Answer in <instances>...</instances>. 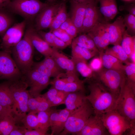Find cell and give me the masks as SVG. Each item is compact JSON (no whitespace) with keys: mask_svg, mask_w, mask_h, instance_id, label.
<instances>
[{"mask_svg":"<svg viewBox=\"0 0 135 135\" xmlns=\"http://www.w3.org/2000/svg\"><path fill=\"white\" fill-rule=\"evenodd\" d=\"M88 87L90 94L86 98L92 105L94 114L100 116L114 110L118 96L96 80L90 82Z\"/></svg>","mask_w":135,"mask_h":135,"instance_id":"obj_1","label":"cell"},{"mask_svg":"<svg viewBox=\"0 0 135 135\" xmlns=\"http://www.w3.org/2000/svg\"><path fill=\"white\" fill-rule=\"evenodd\" d=\"M33 27L30 25L27 29L23 38L11 50L12 58L23 75L32 68L34 47L31 36Z\"/></svg>","mask_w":135,"mask_h":135,"instance_id":"obj_2","label":"cell"},{"mask_svg":"<svg viewBox=\"0 0 135 135\" xmlns=\"http://www.w3.org/2000/svg\"><path fill=\"white\" fill-rule=\"evenodd\" d=\"M26 82L22 78L10 81V88L12 99V114L16 123L21 122L28 112L30 94Z\"/></svg>","mask_w":135,"mask_h":135,"instance_id":"obj_3","label":"cell"},{"mask_svg":"<svg viewBox=\"0 0 135 135\" xmlns=\"http://www.w3.org/2000/svg\"><path fill=\"white\" fill-rule=\"evenodd\" d=\"M94 114L90 103L86 99L80 106L72 111L63 130L60 135H77L82 129L89 117Z\"/></svg>","mask_w":135,"mask_h":135,"instance_id":"obj_4","label":"cell"},{"mask_svg":"<svg viewBox=\"0 0 135 135\" xmlns=\"http://www.w3.org/2000/svg\"><path fill=\"white\" fill-rule=\"evenodd\" d=\"M135 92L126 80L114 109L130 123L132 131H135Z\"/></svg>","mask_w":135,"mask_h":135,"instance_id":"obj_5","label":"cell"},{"mask_svg":"<svg viewBox=\"0 0 135 135\" xmlns=\"http://www.w3.org/2000/svg\"><path fill=\"white\" fill-rule=\"evenodd\" d=\"M39 0H12L6 9L10 13L23 17L27 22L31 23L38 14L49 4Z\"/></svg>","mask_w":135,"mask_h":135,"instance_id":"obj_6","label":"cell"},{"mask_svg":"<svg viewBox=\"0 0 135 135\" xmlns=\"http://www.w3.org/2000/svg\"><path fill=\"white\" fill-rule=\"evenodd\" d=\"M124 72L102 68L94 72L93 78L110 92L119 97L126 80Z\"/></svg>","mask_w":135,"mask_h":135,"instance_id":"obj_7","label":"cell"},{"mask_svg":"<svg viewBox=\"0 0 135 135\" xmlns=\"http://www.w3.org/2000/svg\"><path fill=\"white\" fill-rule=\"evenodd\" d=\"M99 116L110 135H122L127 130L132 129L130 123L115 110Z\"/></svg>","mask_w":135,"mask_h":135,"instance_id":"obj_8","label":"cell"},{"mask_svg":"<svg viewBox=\"0 0 135 135\" xmlns=\"http://www.w3.org/2000/svg\"><path fill=\"white\" fill-rule=\"evenodd\" d=\"M26 22L24 20L10 27L2 36L0 48L11 54L12 48L22 39Z\"/></svg>","mask_w":135,"mask_h":135,"instance_id":"obj_9","label":"cell"},{"mask_svg":"<svg viewBox=\"0 0 135 135\" xmlns=\"http://www.w3.org/2000/svg\"><path fill=\"white\" fill-rule=\"evenodd\" d=\"M11 55L0 50V80L13 81L20 79L23 76Z\"/></svg>","mask_w":135,"mask_h":135,"instance_id":"obj_10","label":"cell"},{"mask_svg":"<svg viewBox=\"0 0 135 135\" xmlns=\"http://www.w3.org/2000/svg\"><path fill=\"white\" fill-rule=\"evenodd\" d=\"M24 75L22 78L30 87L28 92L30 96L33 97L40 95L50 84V78L32 69Z\"/></svg>","mask_w":135,"mask_h":135,"instance_id":"obj_11","label":"cell"},{"mask_svg":"<svg viewBox=\"0 0 135 135\" xmlns=\"http://www.w3.org/2000/svg\"><path fill=\"white\" fill-rule=\"evenodd\" d=\"M61 2L49 3L38 14L34 19V27L36 31L50 28L59 10Z\"/></svg>","mask_w":135,"mask_h":135,"instance_id":"obj_12","label":"cell"},{"mask_svg":"<svg viewBox=\"0 0 135 135\" xmlns=\"http://www.w3.org/2000/svg\"><path fill=\"white\" fill-rule=\"evenodd\" d=\"M98 2L96 0L87 4L80 34L87 33L96 24L102 22Z\"/></svg>","mask_w":135,"mask_h":135,"instance_id":"obj_13","label":"cell"},{"mask_svg":"<svg viewBox=\"0 0 135 135\" xmlns=\"http://www.w3.org/2000/svg\"><path fill=\"white\" fill-rule=\"evenodd\" d=\"M100 116L92 115L77 135H106L109 134Z\"/></svg>","mask_w":135,"mask_h":135,"instance_id":"obj_14","label":"cell"},{"mask_svg":"<svg viewBox=\"0 0 135 135\" xmlns=\"http://www.w3.org/2000/svg\"><path fill=\"white\" fill-rule=\"evenodd\" d=\"M123 18L118 17L112 23H109L110 44L120 45L124 34L126 30Z\"/></svg>","mask_w":135,"mask_h":135,"instance_id":"obj_15","label":"cell"},{"mask_svg":"<svg viewBox=\"0 0 135 135\" xmlns=\"http://www.w3.org/2000/svg\"><path fill=\"white\" fill-rule=\"evenodd\" d=\"M71 9L70 17L72 23L80 33L85 15L87 2H80L70 0Z\"/></svg>","mask_w":135,"mask_h":135,"instance_id":"obj_16","label":"cell"},{"mask_svg":"<svg viewBox=\"0 0 135 135\" xmlns=\"http://www.w3.org/2000/svg\"><path fill=\"white\" fill-rule=\"evenodd\" d=\"M31 39L34 47L38 52L45 57L52 56V48L41 37L34 27L32 30Z\"/></svg>","mask_w":135,"mask_h":135,"instance_id":"obj_17","label":"cell"},{"mask_svg":"<svg viewBox=\"0 0 135 135\" xmlns=\"http://www.w3.org/2000/svg\"><path fill=\"white\" fill-rule=\"evenodd\" d=\"M86 96L84 92H68L64 101L66 108L71 111L74 110L83 104L86 100Z\"/></svg>","mask_w":135,"mask_h":135,"instance_id":"obj_18","label":"cell"},{"mask_svg":"<svg viewBox=\"0 0 135 135\" xmlns=\"http://www.w3.org/2000/svg\"><path fill=\"white\" fill-rule=\"evenodd\" d=\"M97 0L100 3V12L107 21L113 19L118 13L116 0Z\"/></svg>","mask_w":135,"mask_h":135,"instance_id":"obj_19","label":"cell"},{"mask_svg":"<svg viewBox=\"0 0 135 135\" xmlns=\"http://www.w3.org/2000/svg\"><path fill=\"white\" fill-rule=\"evenodd\" d=\"M51 56L56 63L61 69L66 71H72L77 73L75 64L74 61L70 59L66 56L60 53L58 49L54 48Z\"/></svg>","mask_w":135,"mask_h":135,"instance_id":"obj_20","label":"cell"},{"mask_svg":"<svg viewBox=\"0 0 135 135\" xmlns=\"http://www.w3.org/2000/svg\"><path fill=\"white\" fill-rule=\"evenodd\" d=\"M28 112H32L36 114L38 112L48 110L51 107L42 94L35 97L30 94L28 103Z\"/></svg>","mask_w":135,"mask_h":135,"instance_id":"obj_21","label":"cell"},{"mask_svg":"<svg viewBox=\"0 0 135 135\" xmlns=\"http://www.w3.org/2000/svg\"><path fill=\"white\" fill-rule=\"evenodd\" d=\"M99 53L102 66L104 68L124 72L125 65L119 60L104 51L99 52Z\"/></svg>","mask_w":135,"mask_h":135,"instance_id":"obj_22","label":"cell"},{"mask_svg":"<svg viewBox=\"0 0 135 135\" xmlns=\"http://www.w3.org/2000/svg\"><path fill=\"white\" fill-rule=\"evenodd\" d=\"M10 84V80L0 84V105L11 113L12 99Z\"/></svg>","mask_w":135,"mask_h":135,"instance_id":"obj_23","label":"cell"},{"mask_svg":"<svg viewBox=\"0 0 135 135\" xmlns=\"http://www.w3.org/2000/svg\"><path fill=\"white\" fill-rule=\"evenodd\" d=\"M71 44L72 59L73 60L87 61L98 53L79 46L72 42Z\"/></svg>","mask_w":135,"mask_h":135,"instance_id":"obj_24","label":"cell"},{"mask_svg":"<svg viewBox=\"0 0 135 135\" xmlns=\"http://www.w3.org/2000/svg\"><path fill=\"white\" fill-rule=\"evenodd\" d=\"M68 18L65 1L62 2L59 10L49 28L52 32L59 28L62 24Z\"/></svg>","mask_w":135,"mask_h":135,"instance_id":"obj_25","label":"cell"},{"mask_svg":"<svg viewBox=\"0 0 135 135\" xmlns=\"http://www.w3.org/2000/svg\"><path fill=\"white\" fill-rule=\"evenodd\" d=\"M16 121L12 114L0 116V135H9L16 125Z\"/></svg>","mask_w":135,"mask_h":135,"instance_id":"obj_26","label":"cell"},{"mask_svg":"<svg viewBox=\"0 0 135 135\" xmlns=\"http://www.w3.org/2000/svg\"><path fill=\"white\" fill-rule=\"evenodd\" d=\"M72 111L66 108L58 111V118L56 125L51 129V135L60 134L63 130L67 119Z\"/></svg>","mask_w":135,"mask_h":135,"instance_id":"obj_27","label":"cell"},{"mask_svg":"<svg viewBox=\"0 0 135 135\" xmlns=\"http://www.w3.org/2000/svg\"><path fill=\"white\" fill-rule=\"evenodd\" d=\"M120 45L129 58L135 52V36L129 34L126 31L124 32Z\"/></svg>","mask_w":135,"mask_h":135,"instance_id":"obj_28","label":"cell"},{"mask_svg":"<svg viewBox=\"0 0 135 135\" xmlns=\"http://www.w3.org/2000/svg\"><path fill=\"white\" fill-rule=\"evenodd\" d=\"M6 9H0V36H2L11 27L13 19Z\"/></svg>","mask_w":135,"mask_h":135,"instance_id":"obj_29","label":"cell"},{"mask_svg":"<svg viewBox=\"0 0 135 135\" xmlns=\"http://www.w3.org/2000/svg\"><path fill=\"white\" fill-rule=\"evenodd\" d=\"M105 53L116 58L122 62H128L129 58L128 56L120 45H116L105 50Z\"/></svg>","mask_w":135,"mask_h":135,"instance_id":"obj_30","label":"cell"},{"mask_svg":"<svg viewBox=\"0 0 135 135\" xmlns=\"http://www.w3.org/2000/svg\"><path fill=\"white\" fill-rule=\"evenodd\" d=\"M73 61L75 63L77 72H78L82 76L88 79L93 77L94 72L89 65L88 64L87 61Z\"/></svg>","mask_w":135,"mask_h":135,"instance_id":"obj_31","label":"cell"},{"mask_svg":"<svg viewBox=\"0 0 135 135\" xmlns=\"http://www.w3.org/2000/svg\"><path fill=\"white\" fill-rule=\"evenodd\" d=\"M30 112L23 118L21 121L23 126L27 130H30L38 128V123L37 115Z\"/></svg>","mask_w":135,"mask_h":135,"instance_id":"obj_32","label":"cell"},{"mask_svg":"<svg viewBox=\"0 0 135 135\" xmlns=\"http://www.w3.org/2000/svg\"><path fill=\"white\" fill-rule=\"evenodd\" d=\"M105 23V22H99L89 30L87 33L92 39L97 47L103 31Z\"/></svg>","mask_w":135,"mask_h":135,"instance_id":"obj_33","label":"cell"},{"mask_svg":"<svg viewBox=\"0 0 135 135\" xmlns=\"http://www.w3.org/2000/svg\"><path fill=\"white\" fill-rule=\"evenodd\" d=\"M124 72L126 81L135 92V63L128 62L126 64Z\"/></svg>","mask_w":135,"mask_h":135,"instance_id":"obj_34","label":"cell"},{"mask_svg":"<svg viewBox=\"0 0 135 135\" xmlns=\"http://www.w3.org/2000/svg\"><path fill=\"white\" fill-rule=\"evenodd\" d=\"M51 110L50 108L38 113L39 128L48 130L50 126V117Z\"/></svg>","mask_w":135,"mask_h":135,"instance_id":"obj_35","label":"cell"},{"mask_svg":"<svg viewBox=\"0 0 135 135\" xmlns=\"http://www.w3.org/2000/svg\"><path fill=\"white\" fill-rule=\"evenodd\" d=\"M109 23L105 22L103 31L100 41L97 46L99 52L104 51L110 44V36L109 32Z\"/></svg>","mask_w":135,"mask_h":135,"instance_id":"obj_36","label":"cell"},{"mask_svg":"<svg viewBox=\"0 0 135 135\" xmlns=\"http://www.w3.org/2000/svg\"><path fill=\"white\" fill-rule=\"evenodd\" d=\"M63 91L68 92L79 91L85 92L84 82L80 80L73 82L66 83L64 86Z\"/></svg>","mask_w":135,"mask_h":135,"instance_id":"obj_37","label":"cell"},{"mask_svg":"<svg viewBox=\"0 0 135 135\" xmlns=\"http://www.w3.org/2000/svg\"><path fill=\"white\" fill-rule=\"evenodd\" d=\"M40 62L46 67L58 76L64 73V70L59 67L51 56L45 57L44 59Z\"/></svg>","mask_w":135,"mask_h":135,"instance_id":"obj_38","label":"cell"},{"mask_svg":"<svg viewBox=\"0 0 135 135\" xmlns=\"http://www.w3.org/2000/svg\"><path fill=\"white\" fill-rule=\"evenodd\" d=\"M124 21L127 29L128 33L134 36L135 32V16L129 14L126 15L123 18Z\"/></svg>","mask_w":135,"mask_h":135,"instance_id":"obj_39","label":"cell"},{"mask_svg":"<svg viewBox=\"0 0 135 135\" xmlns=\"http://www.w3.org/2000/svg\"><path fill=\"white\" fill-rule=\"evenodd\" d=\"M52 32L56 36L66 43L68 46L72 44L73 40L65 30L58 28Z\"/></svg>","mask_w":135,"mask_h":135,"instance_id":"obj_40","label":"cell"},{"mask_svg":"<svg viewBox=\"0 0 135 135\" xmlns=\"http://www.w3.org/2000/svg\"><path fill=\"white\" fill-rule=\"evenodd\" d=\"M41 37L50 46L54 47V42L55 36L52 32H46L42 30L36 31Z\"/></svg>","mask_w":135,"mask_h":135,"instance_id":"obj_41","label":"cell"},{"mask_svg":"<svg viewBox=\"0 0 135 135\" xmlns=\"http://www.w3.org/2000/svg\"><path fill=\"white\" fill-rule=\"evenodd\" d=\"M59 91L52 86L47 92L42 94L51 107H52V103L57 96Z\"/></svg>","mask_w":135,"mask_h":135,"instance_id":"obj_42","label":"cell"},{"mask_svg":"<svg viewBox=\"0 0 135 135\" xmlns=\"http://www.w3.org/2000/svg\"><path fill=\"white\" fill-rule=\"evenodd\" d=\"M61 76H64V77L63 78L66 83L73 82L80 80L77 73L72 71H66L65 73H63Z\"/></svg>","mask_w":135,"mask_h":135,"instance_id":"obj_43","label":"cell"},{"mask_svg":"<svg viewBox=\"0 0 135 135\" xmlns=\"http://www.w3.org/2000/svg\"><path fill=\"white\" fill-rule=\"evenodd\" d=\"M60 75L54 78V80L50 82V84L58 90L63 91L64 86L66 83L63 78H60Z\"/></svg>","mask_w":135,"mask_h":135,"instance_id":"obj_44","label":"cell"},{"mask_svg":"<svg viewBox=\"0 0 135 135\" xmlns=\"http://www.w3.org/2000/svg\"><path fill=\"white\" fill-rule=\"evenodd\" d=\"M89 65L94 72L97 71L102 68V64L100 58L96 57L91 61Z\"/></svg>","mask_w":135,"mask_h":135,"instance_id":"obj_45","label":"cell"},{"mask_svg":"<svg viewBox=\"0 0 135 135\" xmlns=\"http://www.w3.org/2000/svg\"><path fill=\"white\" fill-rule=\"evenodd\" d=\"M59 117L58 111L52 109L50 119L51 129L56 124Z\"/></svg>","mask_w":135,"mask_h":135,"instance_id":"obj_46","label":"cell"},{"mask_svg":"<svg viewBox=\"0 0 135 135\" xmlns=\"http://www.w3.org/2000/svg\"><path fill=\"white\" fill-rule=\"evenodd\" d=\"M48 130L40 128L30 130H26L24 135H46Z\"/></svg>","mask_w":135,"mask_h":135,"instance_id":"obj_47","label":"cell"},{"mask_svg":"<svg viewBox=\"0 0 135 135\" xmlns=\"http://www.w3.org/2000/svg\"><path fill=\"white\" fill-rule=\"evenodd\" d=\"M65 31L72 40L78 33L76 28L72 22Z\"/></svg>","mask_w":135,"mask_h":135,"instance_id":"obj_48","label":"cell"},{"mask_svg":"<svg viewBox=\"0 0 135 135\" xmlns=\"http://www.w3.org/2000/svg\"><path fill=\"white\" fill-rule=\"evenodd\" d=\"M26 129L24 126L16 125L9 135H24Z\"/></svg>","mask_w":135,"mask_h":135,"instance_id":"obj_49","label":"cell"},{"mask_svg":"<svg viewBox=\"0 0 135 135\" xmlns=\"http://www.w3.org/2000/svg\"><path fill=\"white\" fill-rule=\"evenodd\" d=\"M68 46L66 43L56 36L54 42L53 47L57 49L62 50Z\"/></svg>","mask_w":135,"mask_h":135,"instance_id":"obj_50","label":"cell"},{"mask_svg":"<svg viewBox=\"0 0 135 135\" xmlns=\"http://www.w3.org/2000/svg\"><path fill=\"white\" fill-rule=\"evenodd\" d=\"M72 23V22L70 18L68 17L66 20L62 24L59 28L66 30Z\"/></svg>","mask_w":135,"mask_h":135,"instance_id":"obj_51","label":"cell"},{"mask_svg":"<svg viewBox=\"0 0 135 135\" xmlns=\"http://www.w3.org/2000/svg\"><path fill=\"white\" fill-rule=\"evenodd\" d=\"M125 7V9L128 11L129 14L135 16V7L134 4L127 6Z\"/></svg>","mask_w":135,"mask_h":135,"instance_id":"obj_52","label":"cell"},{"mask_svg":"<svg viewBox=\"0 0 135 135\" xmlns=\"http://www.w3.org/2000/svg\"><path fill=\"white\" fill-rule=\"evenodd\" d=\"M11 0H0V9H6Z\"/></svg>","mask_w":135,"mask_h":135,"instance_id":"obj_53","label":"cell"},{"mask_svg":"<svg viewBox=\"0 0 135 135\" xmlns=\"http://www.w3.org/2000/svg\"><path fill=\"white\" fill-rule=\"evenodd\" d=\"M9 114H12L10 112L0 105V116L3 115Z\"/></svg>","mask_w":135,"mask_h":135,"instance_id":"obj_54","label":"cell"},{"mask_svg":"<svg viewBox=\"0 0 135 135\" xmlns=\"http://www.w3.org/2000/svg\"><path fill=\"white\" fill-rule=\"evenodd\" d=\"M80 2L89 3L96 0H70Z\"/></svg>","mask_w":135,"mask_h":135,"instance_id":"obj_55","label":"cell"},{"mask_svg":"<svg viewBox=\"0 0 135 135\" xmlns=\"http://www.w3.org/2000/svg\"><path fill=\"white\" fill-rule=\"evenodd\" d=\"M132 60V62L135 63V52L133 53L130 58Z\"/></svg>","mask_w":135,"mask_h":135,"instance_id":"obj_56","label":"cell"},{"mask_svg":"<svg viewBox=\"0 0 135 135\" xmlns=\"http://www.w3.org/2000/svg\"><path fill=\"white\" fill-rule=\"evenodd\" d=\"M49 2L52 3L54 2L55 0H47Z\"/></svg>","mask_w":135,"mask_h":135,"instance_id":"obj_57","label":"cell"},{"mask_svg":"<svg viewBox=\"0 0 135 135\" xmlns=\"http://www.w3.org/2000/svg\"><path fill=\"white\" fill-rule=\"evenodd\" d=\"M127 0V1H129V0Z\"/></svg>","mask_w":135,"mask_h":135,"instance_id":"obj_58","label":"cell"}]
</instances>
